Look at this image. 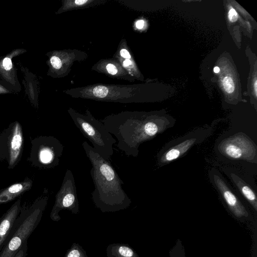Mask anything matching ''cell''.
<instances>
[{
    "mask_svg": "<svg viewBox=\"0 0 257 257\" xmlns=\"http://www.w3.org/2000/svg\"><path fill=\"white\" fill-rule=\"evenodd\" d=\"M123 66L128 69L132 68L134 67L133 62L130 59H125L122 62Z\"/></svg>",
    "mask_w": 257,
    "mask_h": 257,
    "instance_id": "24",
    "label": "cell"
},
{
    "mask_svg": "<svg viewBox=\"0 0 257 257\" xmlns=\"http://www.w3.org/2000/svg\"><path fill=\"white\" fill-rule=\"evenodd\" d=\"M220 153L231 160H242L256 163L255 144L242 133H239L222 141L218 146Z\"/></svg>",
    "mask_w": 257,
    "mask_h": 257,
    "instance_id": "5",
    "label": "cell"
},
{
    "mask_svg": "<svg viewBox=\"0 0 257 257\" xmlns=\"http://www.w3.org/2000/svg\"><path fill=\"white\" fill-rule=\"evenodd\" d=\"M145 22L142 20L138 21L136 23V26L139 29H142V28H143Z\"/></svg>",
    "mask_w": 257,
    "mask_h": 257,
    "instance_id": "25",
    "label": "cell"
},
{
    "mask_svg": "<svg viewBox=\"0 0 257 257\" xmlns=\"http://www.w3.org/2000/svg\"><path fill=\"white\" fill-rule=\"evenodd\" d=\"M213 180L233 216L242 223L246 221H253L251 219L249 212L232 193L225 182L216 175L213 176Z\"/></svg>",
    "mask_w": 257,
    "mask_h": 257,
    "instance_id": "7",
    "label": "cell"
},
{
    "mask_svg": "<svg viewBox=\"0 0 257 257\" xmlns=\"http://www.w3.org/2000/svg\"><path fill=\"white\" fill-rule=\"evenodd\" d=\"M120 55L125 59H130L131 58V55L128 51L125 49H122L120 50Z\"/></svg>",
    "mask_w": 257,
    "mask_h": 257,
    "instance_id": "23",
    "label": "cell"
},
{
    "mask_svg": "<svg viewBox=\"0 0 257 257\" xmlns=\"http://www.w3.org/2000/svg\"><path fill=\"white\" fill-rule=\"evenodd\" d=\"M92 1H74L72 2H69L70 3V5L71 7L70 8H78L79 7H81L83 6H84L87 4H89Z\"/></svg>",
    "mask_w": 257,
    "mask_h": 257,
    "instance_id": "20",
    "label": "cell"
},
{
    "mask_svg": "<svg viewBox=\"0 0 257 257\" xmlns=\"http://www.w3.org/2000/svg\"><path fill=\"white\" fill-rule=\"evenodd\" d=\"M20 210V200H18L0 218V251Z\"/></svg>",
    "mask_w": 257,
    "mask_h": 257,
    "instance_id": "8",
    "label": "cell"
},
{
    "mask_svg": "<svg viewBox=\"0 0 257 257\" xmlns=\"http://www.w3.org/2000/svg\"><path fill=\"white\" fill-rule=\"evenodd\" d=\"M106 130L117 140V147L127 156L137 157L139 148L168 127L162 118L136 112L110 115L102 120Z\"/></svg>",
    "mask_w": 257,
    "mask_h": 257,
    "instance_id": "1",
    "label": "cell"
},
{
    "mask_svg": "<svg viewBox=\"0 0 257 257\" xmlns=\"http://www.w3.org/2000/svg\"><path fill=\"white\" fill-rule=\"evenodd\" d=\"M3 66L7 70H9L12 68V63L11 59L9 58H5L3 60Z\"/></svg>",
    "mask_w": 257,
    "mask_h": 257,
    "instance_id": "22",
    "label": "cell"
},
{
    "mask_svg": "<svg viewBox=\"0 0 257 257\" xmlns=\"http://www.w3.org/2000/svg\"><path fill=\"white\" fill-rule=\"evenodd\" d=\"M228 19L231 22H235L237 20L238 15L233 8H231L228 12Z\"/></svg>",
    "mask_w": 257,
    "mask_h": 257,
    "instance_id": "21",
    "label": "cell"
},
{
    "mask_svg": "<svg viewBox=\"0 0 257 257\" xmlns=\"http://www.w3.org/2000/svg\"><path fill=\"white\" fill-rule=\"evenodd\" d=\"M230 177L240 193L246 199L254 210L257 212V198L256 194L248 185L235 174H230Z\"/></svg>",
    "mask_w": 257,
    "mask_h": 257,
    "instance_id": "11",
    "label": "cell"
},
{
    "mask_svg": "<svg viewBox=\"0 0 257 257\" xmlns=\"http://www.w3.org/2000/svg\"><path fill=\"white\" fill-rule=\"evenodd\" d=\"M196 139H187L169 149L161 157L159 163L163 165L170 163L187 152L195 143Z\"/></svg>",
    "mask_w": 257,
    "mask_h": 257,
    "instance_id": "9",
    "label": "cell"
},
{
    "mask_svg": "<svg viewBox=\"0 0 257 257\" xmlns=\"http://www.w3.org/2000/svg\"><path fill=\"white\" fill-rule=\"evenodd\" d=\"M65 257H87L84 249L79 245L73 243Z\"/></svg>",
    "mask_w": 257,
    "mask_h": 257,
    "instance_id": "15",
    "label": "cell"
},
{
    "mask_svg": "<svg viewBox=\"0 0 257 257\" xmlns=\"http://www.w3.org/2000/svg\"><path fill=\"white\" fill-rule=\"evenodd\" d=\"M31 182H24L13 184L0 193V203L9 202L29 189Z\"/></svg>",
    "mask_w": 257,
    "mask_h": 257,
    "instance_id": "10",
    "label": "cell"
},
{
    "mask_svg": "<svg viewBox=\"0 0 257 257\" xmlns=\"http://www.w3.org/2000/svg\"><path fill=\"white\" fill-rule=\"evenodd\" d=\"M223 86L228 93H231L234 90V84L233 79L229 76H225L222 80Z\"/></svg>",
    "mask_w": 257,
    "mask_h": 257,
    "instance_id": "16",
    "label": "cell"
},
{
    "mask_svg": "<svg viewBox=\"0 0 257 257\" xmlns=\"http://www.w3.org/2000/svg\"><path fill=\"white\" fill-rule=\"evenodd\" d=\"M257 83H256V80L255 81V82H254V91H255V95H256V84Z\"/></svg>",
    "mask_w": 257,
    "mask_h": 257,
    "instance_id": "27",
    "label": "cell"
},
{
    "mask_svg": "<svg viewBox=\"0 0 257 257\" xmlns=\"http://www.w3.org/2000/svg\"><path fill=\"white\" fill-rule=\"evenodd\" d=\"M169 255V257H186L184 247L179 239L170 250Z\"/></svg>",
    "mask_w": 257,
    "mask_h": 257,
    "instance_id": "14",
    "label": "cell"
},
{
    "mask_svg": "<svg viewBox=\"0 0 257 257\" xmlns=\"http://www.w3.org/2000/svg\"><path fill=\"white\" fill-rule=\"evenodd\" d=\"M46 196L21 210L4 241L0 257H14L40 222L47 203Z\"/></svg>",
    "mask_w": 257,
    "mask_h": 257,
    "instance_id": "3",
    "label": "cell"
},
{
    "mask_svg": "<svg viewBox=\"0 0 257 257\" xmlns=\"http://www.w3.org/2000/svg\"><path fill=\"white\" fill-rule=\"evenodd\" d=\"M28 240L26 241L14 257H26L28 251Z\"/></svg>",
    "mask_w": 257,
    "mask_h": 257,
    "instance_id": "18",
    "label": "cell"
},
{
    "mask_svg": "<svg viewBox=\"0 0 257 257\" xmlns=\"http://www.w3.org/2000/svg\"><path fill=\"white\" fill-rule=\"evenodd\" d=\"M213 71L215 73H218L220 71V69L218 67H215L213 69Z\"/></svg>",
    "mask_w": 257,
    "mask_h": 257,
    "instance_id": "26",
    "label": "cell"
},
{
    "mask_svg": "<svg viewBox=\"0 0 257 257\" xmlns=\"http://www.w3.org/2000/svg\"><path fill=\"white\" fill-rule=\"evenodd\" d=\"M23 137L19 124H16L11 141L10 148V164H13L18 159L21 150Z\"/></svg>",
    "mask_w": 257,
    "mask_h": 257,
    "instance_id": "12",
    "label": "cell"
},
{
    "mask_svg": "<svg viewBox=\"0 0 257 257\" xmlns=\"http://www.w3.org/2000/svg\"><path fill=\"white\" fill-rule=\"evenodd\" d=\"M50 62L52 66L56 69H60L62 66L61 60L56 56H52L51 58Z\"/></svg>",
    "mask_w": 257,
    "mask_h": 257,
    "instance_id": "17",
    "label": "cell"
},
{
    "mask_svg": "<svg viewBox=\"0 0 257 257\" xmlns=\"http://www.w3.org/2000/svg\"><path fill=\"white\" fill-rule=\"evenodd\" d=\"M75 179L72 171L67 169L61 187L56 195L55 201L50 214L51 219L58 221L60 219L59 212L63 209L72 213L79 212Z\"/></svg>",
    "mask_w": 257,
    "mask_h": 257,
    "instance_id": "6",
    "label": "cell"
},
{
    "mask_svg": "<svg viewBox=\"0 0 257 257\" xmlns=\"http://www.w3.org/2000/svg\"><path fill=\"white\" fill-rule=\"evenodd\" d=\"M105 69L107 72L111 75H115L118 73L117 67L112 63H108L106 66Z\"/></svg>",
    "mask_w": 257,
    "mask_h": 257,
    "instance_id": "19",
    "label": "cell"
},
{
    "mask_svg": "<svg viewBox=\"0 0 257 257\" xmlns=\"http://www.w3.org/2000/svg\"><path fill=\"white\" fill-rule=\"evenodd\" d=\"M82 147L92 165L90 175L94 190L91 197L96 207L103 212L129 207L131 200L122 189L123 182L110 162L103 159L87 142L82 143Z\"/></svg>",
    "mask_w": 257,
    "mask_h": 257,
    "instance_id": "2",
    "label": "cell"
},
{
    "mask_svg": "<svg viewBox=\"0 0 257 257\" xmlns=\"http://www.w3.org/2000/svg\"><path fill=\"white\" fill-rule=\"evenodd\" d=\"M68 112L76 127L93 145V148L103 159L109 161L113 154V145L116 140L103 124L87 110L80 113L72 108Z\"/></svg>",
    "mask_w": 257,
    "mask_h": 257,
    "instance_id": "4",
    "label": "cell"
},
{
    "mask_svg": "<svg viewBox=\"0 0 257 257\" xmlns=\"http://www.w3.org/2000/svg\"><path fill=\"white\" fill-rule=\"evenodd\" d=\"M106 252L108 257H139L132 248L125 244H110Z\"/></svg>",
    "mask_w": 257,
    "mask_h": 257,
    "instance_id": "13",
    "label": "cell"
}]
</instances>
